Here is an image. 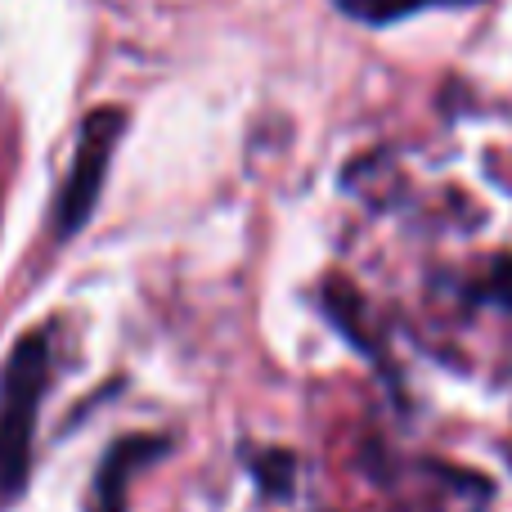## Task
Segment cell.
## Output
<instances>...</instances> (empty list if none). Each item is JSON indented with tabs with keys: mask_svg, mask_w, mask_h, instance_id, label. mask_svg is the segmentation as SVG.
<instances>
[{
	"mask_svg": "<svg viewBox=\"0 0 512 512\" xmlns=\"http://www.w3.org/2000/svg\"><path fill=\"white\" fill-rule=\"evenodd\" d=\"M50 387V342L45 333L18 337L0 369V508H9L32 477V441Z\"/></svg>",
	"mask_w": 512,
	"mask_h": 512,
	"instance_id": "obj_1",
	"label": "cell"
},
{
	"mask_svg": "<svg viewBox=\"0 0 512 512\" xmlns=\"http://www.w3.org/2000/svg\"><path fill=\"white\" fill-rule=\"evenodd\" d=\"M122 135H126V113L113 104L95 108V113L81 122L72 171L59 189V207H54V234H59V239H72V234L95 216L99 194H104V180H108V162H113Z\"/></svg>",
	"mask_w": 512,
	"mask_h": 512,
	"instance_id": "obj_2",
	"label": "cell"
},
{
	"mask_svg": "<svg viewBox=\"0 0 512 512\" xmlns=\"http://www.w3.org/2000/svg\"><path fill=\"white\" fill-rule=\"evenodd\" d=\"M167 436L158 432H131V436H117L113 445L104 450L95 468V481H90V504L86 512H126L131 504V481L140 468L158 463L167 454Z\"/></svg>",
	"mask_w": 512,
	"mask_h": 512,
	"instance_id": "obj_3",
	"label": "cell"
},
{
	"mask_svg": "<svg viewBox=\"0 0 512 512\" xmlns=\"http://www.w3.org/2000/svg\"><path fill=\"white\" fill-rule=\"evenodd\" d=\"M346 18L364 27H387L400 23V18H414L423 9H441V5H477V0H333Z\"/></svg>",
	"mask_w": 512,
	"mask_h": 512,
	"instance_id": "obj_4",
	"label": "cell"
},
{
	"mask_svg": "<svg viewBox=\"0 0 512 512\" xmlns=\"http://www.w3.org/2000/svg\"><path fill=\"white\" fill-rule=\"evenodd\" d=\"M463 297L472 306H495V310H508L512 315V252H499L463 283Z\"/></svg>",
	"mask_w": 512,
	"mask_h": 512,
	"instance_id": "obj_5",
	"label": "cell"
},
{
	"mask_svg": "<svg viewBox=\"0 0 512 512\" xmlns=\"http://www.w3.org/2000/svg\"><path fill=\"white\" fill-rule=\"evenodd\" d=\"M248 468L256 486L274 499H292V481H297V459L288 450H256L248 454Z\"/></svg>",
	"mask_w": 512,
	"mask_h": 512,
	"instance_id": "obj_6",
	"label": "cell"
}]
</instances>
